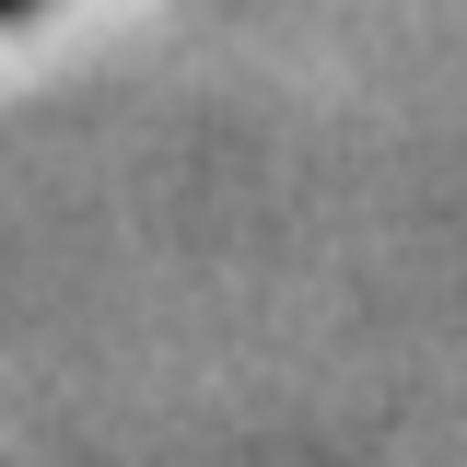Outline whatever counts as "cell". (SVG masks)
<instances>
[{"mask_svg": "<svg viewBox=\"0 0 467 467\" xmlns=\"http://www.w3.org/2000/svg\"><path fill=\"white\" fill-rule=\"evenodd\" d=\"M12 12H24V0H0V24H12Z\"/></svg>", "mask_w": 467, "mask_h": 467, "instance_id": "1", "label": "cell"}]
</instances>
